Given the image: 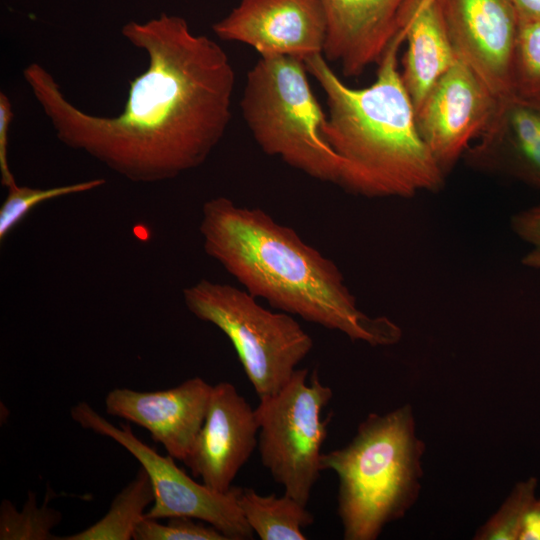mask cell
Wrapping results in <instances>:
<instances>
[{"label": "cell", "mask_w": 540, "mask_h": 540, "mask_svg": "<svg viewBox=\"0 0 540 540\" xmlns=\"http://www.w3.org/2000/svg\"><path fill=\"white\" fill-rule=\"evenodd\" d=\"M121 33L147 55L115 116L90 114L64 95L55 77L31 63L23 78L60 142L133 182L172 179L202 165L231 120L235 74L215 41L161 13L129 21Z\"/></svg>", "instance_id": "obj_1"}, {"label": "cell", "mask_w": 540, "mask_h": 540, "mask_svg": "<svg viewBox=\"0 0 540 540\" xmlns=\"http://www.w3.org/2000/svg\"><path fill=\"white\" fill-rule=\"evenodd\" d=\"M199 230L206 254L249 294L278 311L371 346L401 339V329L391 319L371 317L358 308L332 260L264 210L215 197L202 207Z\"/></svg>", "instance_id": "obj_2"}, {"label": "cell", "mask_w": 540, "mask_h": 540, "mask_svg": "<svg viewBox=\"0 0 540 540\" xmlns=\"http://www.w3.org/2000/svg\"><path fill=\"white\" fill-rule=\"evenodd\" d=\"M406 27L392 40L368 87L347 86L323 54L304 61L326 96L322 133L341 161L339 186L366 198H411L440 190L445 181L416 123L398 68Z\"/></svg>", "instance_id": "obj_3"}, {"label": "cell", "mask_w": 540, "mask_h": 540, "mask_svg": "<svg viewBox=\"0 0 540 540\" xmlns=\"http://www.w3.org/2000/svg\"><path fill=\"white\" fill-rule=\"evenodd\" d=\"M424 442L412 407L370 413L344 447L321 455L339 480L338 515L345 540H375L415 504L423 476Z\"/></svg>", "instance_id": "obj_4"}, {"label": "cell", "mask_w": 540, "mask_h": 540, "mask_svg": "<svg viewBox=\"0 0 540 540\" xmlns=\"http://www.w3.org/2000/svg\"><path fill=\"white\" fill-rule=\"evenodd\" d=\"M305 63L260 56L248 71L240 107L260 149L313 179L338 184L341 161L326 142V120Z\"/></svg>", "instance_id": "obj_5"}, {"label": "cell", "mask_w": 540, "mask_h": 540, "mask_svg": "<svg viewBox=\"0 0 540 540\" xmlns=\"http://www.w3.org/2000/svg\"><path fill=\"white\" fill-rule=\"evenodd\" d=\"M183 298L195 317L228 337L259 399L283 388L313 348L291 314L264 308L246 290L202 279Z\"/></svg>", "instance_id": "obj_6"}, {"label": "cell", "mask_w": 540, "mask_h": 540, "mask_svg": "<svg viewBox=\"0 0 540 540\" xmlns=\"http://www.w3.org/2000/svg\"><path fill=\"white\" fill-rule=\"evenodd\" d=\"M308 373L307 368L296 369L283 388L260 398L255 408L262 464L284 493L305 506L322 471L328 421L321 420V412L333 396L316 369L309 379Z\"/></svg>", "instance_id": "obj_7"}, {"label": "cell", "mask_w": 540, "mask_h": 540, "mask_svg": "<svg viewBox=\"0 0 540 540\" xmlns=\"http://www.w3.org/2000/svg\"><path fill=\"white\" fill-rule=\"evenodd\" d=\"M70 414L82 428L106 436L126 449L147 472L154 501L144 518L190 517L214 526L228 540L253 538L254 532L238 504L240 487L232 486L222 493L198 483L176 465L172 456L159 454L139 439L129 422L115 426L84 401L72 407Z\"/></svg>", "instance_id": "obj_8"}, {"label": "cell", "mask_w": 540, "mask_h": 540, "mask_svg": "<svg viewBox=\"0 0 540 540\" xmlns=\"http://www.w3.org/2000/svg\"><path fill=\"white\" fill-rule=\"evenodd\" d=\"M502 105L459 58L416 111L419 134L445 177Z\"/></svg>", "instance_id": "obj_9"}, {"label": "cell", "mask_w": 540, "mask_h": 540, "mask_svg": "<svg viewBox=\"0 0 540 540\" xmlns=\"http://www.w3.org/2000/svg\"><path fill=\"white\" fill-rule=\"evenodd\" d=\"M457 54L498 102L513 101L520 20L512 0H439Z\"/></svg>", "instance_id": "obj_10"}, {"label": "cell", "mask_w": 540, "mask_h": 540, "mask_svg": "<svg viewBox=\"0 0 540 540\" xmlns=\"http://www.w3.org/2000/svg\"><path fill=\"white\" fill-rule=\"evenodd\" d=\"M212 29L220 39L251 46L260 56L304 62L323 54L327 22L319 0H241Z\"/></svg>", "instance_id": "obj_11"}, {"label": "cell", "mask_w": 540, "mask_h": 540, "mask_svg": "<svg viewBox=\"0 0 540 540\" xmlns=\"http://www.w3.org/2000/svg\"><path fill=\"white\" fill-rule=\"evenodd\" d=\"M256 411L233 384L212 386L205 420L184 464L207 487L227 492L258 445Z\"/></svg>", "instance_id": "obj_12"}, {"label": "cell", "mask_w": 540, "mask_h": 540, "mask_svg": "<svg viewBox=\"0 0 540 540\" xmlns=\"http://www.w3.org/2000/svg\"><path fill=\"white\" fill-rule=\"evenodd\" d=\"M212 386L196 376L166 390L114 388L105 397V411L145 428L184 463L205 420Z\"/></svg>", "instance_id": "obj_13"}, {"label": "cell", "mask_w": 540, "mask_h": 540, "mask_svg": "<svg viewBox=\"0 0 540 540\" xmlns=\"http://www.w3.org/2000/svg\"><path fill=\"white\" fill-rule=\"evenodd\" d=\"M418 0H319L327 22L323 56L346 77L378 64Z\"/></svg>", "instance_id": "obj_14"}, {"label": "cell", "mask_w": 540, "mask_h": 540, "mask_svg": "<svg viewBox=\"0 0 540 540\" xmlns=\"http://www.w3.org/2000/svg\"><path fill=\"white\" fill-rule=\"evenodd\" d=\"M479 138L464 155L472 167L513 177L540 190L539 109L512 101Z\"/></svg>", "instance_id": "obj_15"}, {"label": "cell", "mask_w": 540, "mask_h": 540, "mask_svg": "<svg viewBox=\"0 0 540 540\" xmlns=\"http://www.w3.org/2000/svg\"><path fill=\"white\" fill-rule=\"evenodd\" d=\"M405 27L407 49L401 76L416 113L458 57L439 0H418Z\"/></svg>", "instance_id": "obj_16"}, {"label": "cell", "mask_w": 540, "mask_h": 540, "mask_svg": "<svg viewBox=\"0 0 540 540\" xmlns=\"http://www.w3.org/2000/svg\"><path fill=\"white\" fill-rule=\"evenodd\" d=\"M238 504L252 531L262 540H305L303 529L314 521L306 506L284 493L260 495L239 488Z\"/></svg>", "instance_id": "obj_17"}, {"label": "cell", "mask_w": 540, "mask_h": 540, "mask_svg": "<svg viewBox=\"0 0 540 540\" xmlns=\"http://www.w3.org/2000/svg\"><path fill=\"white\" fill-rule=\"evenodd\" d=\"M154 501V491L147 472L141 467L136 476L112 500L107 513L75 534L57 540H129L146 509Z\"/></svg>", "instance_id": "obj_18"}, {"label": "cell", "mask_w": 540, "mask_h": 540, "mask_svg": "<svg viewBox=\"0 0 540 540\" xmlns=\"http://www.w3.org/2000/svg\"><path fill=\"white\" fill-rule=\"evenodd\" d=\"M61 522V513L48 506L37 505L31 491L21 511L13 503L3 500L0 506L1 540H56L52 530Z\"/></svg>", "instance_id": "obj_19"}, {"label": "cell", "mask_w": 540, "mask_h": 540, "mask_svg": "<svg viewBox=\"0 0 540 540\" xmlns=\"http://www.w3.org/2000/svg\"><path fill=\"white\" fill-rule=\"evenodd\" d=\"M513 101L540 110V22H520L513 65Z\"/></svg>", "instance_id": "obj_20"}, {"label": "cell", "mask_w": 540, "mask_h": 540, "mask_svg": "<svg viewBox=\"0 0 540 540\" xmlns=\"http://www.w3.org/2000/svg\"><path fill=\"white\" fill-rule=\"evenodd\" d=\"M105 182V179L98 178L45 189L19 185L8 189L0 208V240L5 239L36 205L57 197L93 190Z\"/></svg>", "instance_id": "obj_21"}, {"label": "cell", "mask_w": 540, "mask_h": 540, "mask_svg": "<svg viewBox=\"0 0 540 540\" xmlns=\"http://www.w3.org/2000/svg\"><path fill=\"white\" fill-rule=\"evenodd\" d=\"M538 480L530 477L515 484L499 509L480 526L475 540H518L523 518L536 498Z\"/></svg>", "instance_id": "obj_22"}, {"label": "cell", "mask_w": 540, "mask_h": 540, "mask_svg": "<svg viewBox=\"0 0 540 540\" xmlns=\"http://www.w3.org/2000/svg\"><path fill=\"white\" fill-rule=\"evenodd\" d=\"M190 517H171L166 524L144 518L136 527L135 540H228L214 526Z\"/></svg>", "instance_id": "obj_23"}, {"label": "cell", "mask_w": 540, "mask_h": 540, "mask_svg": "<svg viewBox=\"0 0 540 540\" xmlns=\"http://www.w3.org/2000/svg\"><path fill=\"white\" fill-rule=\"evenodd\" d=\"M513 232L530 245L523 256L522 264L540 270V204L521 210L511 218Z\"/></svg>", "instance_id": "obj_24"}, {"label": "cell", "mask_w": 540, "mask_h": 540, "mask_svg": "<svg viewBox=\"0 0 540 540\" xmlns=\"http://www.w3.org/2000/svg\"><path fill=\"white\" fill-rule=\"evenodd\" d=\"M14 118L12 103L9 97L0 92V174L1 183L7 189L16 185V180L9 168L8 163V139L9 130Z\"/></svg>", "instance_id": "obj_25"}, {"label": "cell", "mask_w": 540, "mask_h": 540, "mask_svg": "<svg viewBox=\"0 0 540 540\" xmlns=\"http://www.w3.org/2000/svg\"><path fill=\"white\" fill-rule=\"evenodd\" d=\"M518 540H540V499L530 504L521 524Z\"/></svg>", "instance_id": "obj_26"}, {"label": "cell", "mask_w": 540, "mask_h": 540, "mask_svg": "<svg viewBox=\"0 0 540 540\" xmlns=\"http://www.w3.org/2000/svg\"><path fill=\"white\" fill-rule=\"evenodd\" d=\"M520 22H540V0H512Z\"/></svg>", "instance_id": "obj_27"}]
</instances>
